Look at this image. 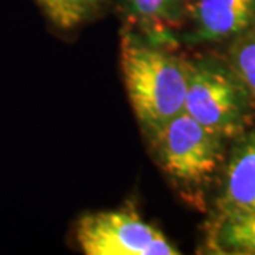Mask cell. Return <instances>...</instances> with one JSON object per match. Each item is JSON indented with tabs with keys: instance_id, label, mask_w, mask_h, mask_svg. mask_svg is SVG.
<instances>
[{
	"instance_id": "cell-6",
	"label": "cell",
	"mask_w": 255,
	"mask_h": 255,
	"mask_svg": "<svg viewBox=\"0 0 255 255\" xmlns=\"http://www.w3.org/2000/svg\"><path fill=\"white\" fill-rule=\"evenodd\" d=\"M217 207L219 220L255 211V130L231 156Z\"/></svg>"
},
{
	"instance_id": "cell-5",
	"label": "cell",
	"mask_w": 255,
	"mask_h": 255,
	"mask_svg": "<svg viewBox=\"0 0 255 255\" xmlns=\"http://www.w3.org/2000/svg\"><path fill=\"white\" fill-rule=\"evenodd\" d=\"M191 40L216 43L255 26V0H189Z\"/></svg>"
},
{
	"instance_id": "cell-11",
	"label": "cell",
	"mask_w": 255,
	"mask_h": 255,
	"mask_svg": "<svg viewBox=\"0 0 255 255\" xmlns=\"http://www.w3.org/2000/svg\"><path fill=\"white\" fill-rule=\"evenodd\" d=\"M187 1H189V0H173V4H174V9H176V11L179 13L183 6H186V4H187Z\"/></svg>"
},
{
	"instance_id": "cell-8",
	"label": "cell",
	"mask_w": 255,
	"mask_h": 255,
	"mask_svg": "<svg viewBox=\"0 0 255 255\" xmlns=\"http://www.w3.org/2000/svg\"><path fill=\"white\" fill-rule=\"evenodd\" d=\"M55 27L71 30L91 17L102 0H36Z\"/></svg>"
},
{
	"instance_id": "cell-2",
	"label": "cell",
	"mask_w": 255,
	"mask_h": 255,
	"mask_svg": "<svg viewBox=\"0 0 255 255\" xmlns=\"http://www.w3.org/2000/svg\"><path fill=\"white\" fill-rule=\"evenodd\" d=\"M147 136L162 170L190 196L213 179L223 160L224 137L184 111Z\"/></svg>"
},
{
	"instance_id": "cell-3",
	"label": "cell",
	"mask_w": 255,
	"mask_h": 255,
	"mask_svg": "<svg viewBox=\"0 0 255 255\" xmlns=\"http://www.w3.org/2000/svg\"><path fill=\"white\" fill-rule=\"evenodd\" d=\"M250 92L233 70L209 58L187 60L184 112L221 137H233L246 127Z\"/></svg>"
},
{
	"instance_id": "cell-10",
	"label": "cell",
	"mask_w": 255,
	"mask_h": 255,
	"mask_svg": "<svg viewBox=\"0 0 255 255\" xmlns=\"http://www.w3.org/2000/svg\"><path fill=\"white\" fill-rule=\"evenodd\" d=\"M132 14L149 27L160 30L176 16L173 0H127Z\"/></svg>"
},
{
	"instance_id": "cell-1",
	"label": "cell",
	"mask_w": 255,
	"mask_h": 255,
	"mask_svg": "<svg viewBox=\"0 0 255 255\" xmlns=\"http://www.w3.org/2000/svg\"><path fill=\"white\" fill-rule=\"evenodd\" d=\"M121 64L130 105L147 135L184 111L187 60L127 34Z\"/></svg>"
},
{
	"instance_id": "cell-4",
	"label": "cell",
	"mask_w": 255,
	"mask_h": 255,
	"mask_svg": "<svg viewBox=\"0 0 255 255\" xmlns=\"http://www.w3.org/2000/svg\"><path fill=\"white\" fill-rule=\"evenodd\" d=\"M77 243L87 255H177L180 251L160 230L135 213L110 210L80 219Z\"/></svg>"
},
{
	"instance_id": "cell-9",
	"label": "cell",
	"mask_w": 255,
	"mask_h": 255,
	"mask_svg": "<svg viewBox=\"0 0 255 255\" xmlns=\"http://www.w3.org/2000/svg\"><path fill=\"white\" fill-rule=\"evenodd\" d=\"M231 70L255 98V26L240 34L230 53Z\"/></svg>"
},
{
	"instance_id": "cell-7",
	"label": "cell",
	"mask_w": 255,
	"mask_h": 255,
	"mask_svg": "<svg viewBox=\"0 0 255 255\" xmlns=\"http://www.w3.org/2000/svg\"><path fill=\"white\" fill-rule=\"evenodd\" d=\"M210 240L211 247L221 253L255 254V211L219 220Z\"/></svg>"
}]
</instances>
